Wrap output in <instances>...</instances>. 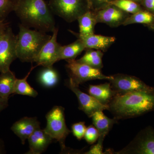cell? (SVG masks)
Segmentation results:
<instances>
[{
    "mask_svg": "<svg viewBox=\"0 0 154 154\" xmlns=\"http://www.w3.org/2000/svg\"><path fill=\"white\" fill-rule=\"evenodd\" d=\"M108 106V110L118 120L138 117L154 112V93L135 92L116 94Z\"/></svg>",
    "mask_w": 154,
    "mask_h": 154,
    "instance_id": "1",
    "label": "cell"
},
{
    "mask_svg": "<svg viewBox=\"0 0 154 154\" xmlns=\"http://www.w3.org/2000/svg\"><path fill=\"white\" fill-rule=\"evenodd\" d=\"M14 12L28 28L45 33H53L56 28L53 14L45 0H17Z\"/></svg>",
    "mask_w": 154,
    "mask_h": 154,
    "instance_id": "2",
    "label": "cell"
},
{
    "mask_svg": "<svg viewBox=\"0 0 154 154\" xmlns=\"http://www.w3.org/2000/svg\"><path fill=\"white\" fill-rule=\"evenodd\" d=\"M17 36V58L28 63L35 62L42 48L51 37L45 32L32 30L22 24L19 25Z\"/></svg>",
    "mask_w": 154,
    "mask_h": 154,
    "instance_id": "3",
    "label": "cell"
},
{
    "mask_svg": "<svg viewBox=\"0 0 154 154\" xmlns=\"http://www.w3.org/2000/svg\"><path fill=\"white\" fill-rule=\"evenodd\" d=\"M65 109L62 106H55L46 115L47 125L44 130L59 143L62 151H65L67 148L65 140L71 131L66 123Z\"/></svg>",
    "mask_w": 154,
    "mask_h": 154,
    "instance_id": "4",
    "label": "cell"
},
{
    "mask_svg": "<svg viewBox=\"0 0 154 154\" xmlns=\"http://www.w3.org/2000/svg\"><path fill=\"white\" fill-rule=\"evenodd\" d=\"M48 5L53 14L68 22H74L91 10L88 0H49Z\"/></svg>",
    "mask_w": 154,
    "mask_h": 154,
    "instance_id": "5",
    "label": "cell"
},
{
    "mask_svg": "<svg viewBox=\"0 0 154 154\" xmlns=\"http://www.w3.org/2000/svg\"><path fill=\"white\" fill-rule=\"evenodd\" d=\"M66 68L69 74V79L76 85L79 86L83 83L94 80H107L110 81L112 76L102 73L101 69L77 62L75 59L66 60Z\"/></svg>",
    "mask_w": 154,
    "mask_h": 154,
    "instance_id": "6",
    "label": "cell"
},
{
    "mask_svg": "<svg viewBox=\"0 0 154 154\" xmlns=\"http://www.w3.org/2000/svg\"><path fill=\"white\" fill-rule=\"evenodd\" d=\"M116 154H154V128L146 127L133 140Z\"/></svg>",
    "mask_w": 154,
    "mask_h": 154,
    "instance_id": "7",
    "label": "cell"
},
{
    "mask_svg": "<svg viewBox=\"0 0 154 154\" xmlns=\"http://www.w3.org/2000/svg\"><path fill=\"white\" fill-rule=\"evenodd\" d=\"M112 76L109 81L116 94L135 92L154 93V87L148 85L137 77L123 74H116Z\"/></svg>",
    "mask_w": 154,
    "mask_h": 154,
    "instance_id": "8",
    "label": "cell"
},
{
    "mask_svg": "<svg viewBox=\"0 0 154 154\" xmlns=\"http://www.w3.org/2000/svg\"><path fill=\"white\" fill-rule=\"evenodd\" d=\"M17 35L11 27H7L0 39V72L10 70V66L17 58Z\"/></svg>",
    "mask_w": 154,
    "mask_h": 154,
    "instance_id": "9",
    "label": "cell"
},
{
    "mask_svg": "<svg viewBox=\"0 0 154 154\" xmlns=\"http://www.w3.org/2000/svg\"><path fill=\"white\" fill-rule=\"evenodd\" d=\"M94 11L97 23H105L112 28L123 25L129 14L117 7L108 4Z\"/></svg>",
    "mask_w": 154,
    "mask_h": 154,
    "instance_id": "10",
    "label": "cell"
},
{
    "mask_svg": "<svg viewBox=\"0 0 154 154\" xmlns=\"http://www.w3.org/2000/svg\"><path fill=\"white\" fill-rule=\"evenodd\" d=\"M66 86L76 96L79 104V109L83 111L89 118H91L97 111L108 110V105L101 104L90 94L82 92L70 79L67 82Z\"/></svg>",
    "mask_w": 154,
    "mask_h": 154,
    "instance_id": "11",
    "label": "cell"
},
{
    "mask_svg": "<svg viewBox=\"0 0 154 154\" xmlns=\"http://www.w3.org/2000/svg\"><path fill=\"white\" fill-rule=\"evenodd\" d=\"M51 38L45 43L35 62L37 66H42L45 67H52L57 62L59 61L60 52L61 45L57 42L58 28H55L53 32Z\"/></svg>",
    "mask_w": 154,
    "mask_h": 154,
    "instance_id": "12",
    "label": "cell"
},
{
    "mask_svg": "<svg viewBox=\"0 0 154 154\" xmlns=\"http://www.w3.org/2000/svg\"><path fill=\"white\" fill-rule=\"evenodd\" d=\"M40 128L36 117H24L16 122L11 128V130L20 139L22 144L33 132Z\"/></svg>",
    "mask_w": 154,
    "mask_h": 154,
    "instance_id": "13",
    "label": "cell"
},
{
    "mask_svg": "<svg viewBox=\"0 0 154 154\" xmlns=\"http://www.w3.org/2000/svg\"><path fill=\"white\" fill-rule=\"evenodd\" d=\"M53 139L44 129L40 128L36 130L28 138L29 150L27 154H40L47 149Z\"/></svg>",
    "mask_w": 154,
    "mask_h": 154,
    "instance_id": "14",
    "label": "cell"
},
{
    "mask_svg": "<svg viewBox=\"0 0 154 154\" xmlns=\"http://www.w3.org/2000/svg\"><path fill=\"white\" fill-rule=\"evenodd\" d=\"M75 36L82 42L86 50L95 49L103 52H106L116 39L113 36L96 35L94 33L87 36Z\"/></svg>",
    "mask_w": 154,
    "mask_h": 154,
    "instance_id": "15",
    "label": "cell"
},
{
    "mask_svg": "<svg viewBox=\"0 0 154 154\" xmlns=\"http://www.w3.org/2000/svg\"><path fill=\"white\" fill-rule=\"evenodd\" d=\"M88 93L101 104L108 105L116 94L111 88L110 83L101 85H90Z\"/></svg>",
    "mask_w": 154,
    "mask_h": 154,
    "instance_id": "16",
    "label": "cell"
},
{
    "mask_svg": "<svg viewBox=\"0 0 154 154\" xmlns=\"http://www.w3.org/2000/svg\"><path fill=\"white\" fill-rule=\"evenodd\" d=\"M92 119L93 125L99 132V136L105 137L118 119H110L105 115L103 111H97L93 114Z\"/></svg>",
    "mask_w": 154,
    "mask_h": 154,
    "instance_id": "17",
    "label": "cell"
},
{
    "mask_svg": "<svg viewBox=\"0 0 154 154\" xmlns=\"http://www.w3.org/2000/svg\"><path fill=\"white\" fill-rule=\"evenodd\" d=\"M79 27V33H74L75 35L87 36L94 33V28L97 24L94 11L90 10L77 19Z\"/></svg>",
    "mask_w": 154,
    "mask_h": 154,
    "instance_id": "18",
    "label": "cell"
},
{
    "mask_svg": "<svg viewBox=\"0 0 154 154\" xmlns=\"http://www.w3.org/2000/svg\"><path fill=\"white\" fill-rule=\"evenodd\" d=\"M17 78L11 70L0 75V97L9 99V96L15 94V85Z\"/></svg>",
    "mask_w": 154,
    "mask_h": 154,
    "instance_id": "19",
    "label": "cell"
},
{
    "mask_svg": "<svg viewBox=\"0 0 154 154\" xmlns=\"http://www.w3.org/2000/svg\"><path fill=\"white\" fill-rule=\"evenodd\" d=\"M86 48L82 40L78 39L73 43L68 45H61L60 52L59 60L75 59Z\"/></svg>",
    "mask_w": 154,
    "mask_h": 154,
    "instance_id": "20",
    "label": "cell"
},
{
    "mask_svg": "<svg viewBox=\"0 0 154 154\" xmlns=\"http://www.w3.org/2000/svg\"><path fill=\"white\" fill-rule=\"evenodd\" d=\"M103 52L98 50L94 51L93 49H86V52L82 57L76 61L80 63L85 64L94 68L101 69L103 67Z\"/></svg>",
    "mask_w": 154,
    "mask_h": 154,
    "instance_id": "21",
    "label": "cell"
},
{
    "mask_svg": "<svg viewBox=\"0 0 154 154\" xmlns=\"http://www.w3.org/2000/svg\"><path fill=\"white\" fill-rule=\"evenodd\" d=\"M34 68V67L31 68L25 78L22 79H17L15 85V94L29 96L33 98H35L38 96V92L30 86L27 82L28 76Z\"/></svg>",
    "mask_w": 154,
    "mask_h": 154,
    "instance_id": "22",
    "label": "cell"
},
{
    "mask_svg": "<svg viewBox=\"0 0 154 154\" xmlns=\"http://www.w3.org/2000/svg\"><path fill=\"white\" fill-rule=\"evenodd\" d=\"M136 23L145 24L147 26L152 25L154 23V16L149 11L143 9L137 13L130 15L123 25L126 26Z\"/></svg>",
    "mask_w": 154,
    "mask_h": 154,
    "instance_id": "23",
    "label": "cell"
},
{
    "mask_svg": "<svg viewBox=\"0 0 154 154\" xmlns=\"http://www.w3.org/2000/svg\"><path fill=\"white\" fill-rule=\"evenodd\" d=\"M38 79L40 84L44 87L52 88L55 86L58 82V75L53 66L45 67L40 72Z\"/></svg>",
    "mask_w": 154,
    "mask_h": 154,
    "instance_id": "24",
    "label": "cell"
},
{
    "mask_svg": "<svg viewBox=\"0 0 154 154\" xmlns=\"http://www.w3.org/2000/svg\"><path fill=\"white\" fill-rule=\"evenodd\" d=\"M108 4L114 5L129 14H135L144 9L139 4L132 0H114Z\"/></svg>",
    "mask_w": 154,
    "mask_h": 154,
    "instance_id": "25",
    "label": "cell"
},
{
    "mask_svg": "<svg viewBox=\"0 0 154 154\" xmlns=\"http://www.w3.org/2000/svg\"><path fill=\"white\" fill-rule=\"evenodd\" d=\"M17 0H0V22H4L11 12L14 11Z\"/></svg>",
    "mask_w": 154,
    "mask_h": 154,
    "instance_id": "26",
    "label": "cell"
},
{
    "mask_svg": "<svg viewBox=\"0 0 154 154\" xmlns=\"http://www.w3.org/2000/svg\"><path fill=\"white\" fill-rule=\"evenodd\" d=\"M99 134L98 130L94 125H91L87 128L84 138L89 144H93L99 138Z\"/></svg>",
    "mask_w": 154,
    "mask_h": 154,
    "instance_id": "27",
    "label": "cell"
},
{
    "mask_svg": "<svg viewBox=\"0 0 154 154\" xmlns=\"http://www.w3.org/2000/svg\"><path fill=\"white\" fill-rule=\"evenodd\" d=\"M87 128L84 122H77L72 125V132L75 137L80 140L84 138Z\"/></svg>",
    "mask_w": 154,
    "mask_h": 154,
    "instance_id": "28",
    "label": "cell"
},
{
    "mask_svg": "<svg viewBox=\"0 0 154 154\" xmlns=\"http://www.w3.org/2000/svg\"><path fill=\"white\" fill-rule=\"evenodd\" d=\"M105 137L99 136L96 144L91 147V149L88 152L84 153L86 154H103V142Z\"/></svg>",
    "mask_w": 154,
    "mask_h": 154,
    "instance_id": "29",
    "label": "cell"
},
{
    "mask_svg": "<svg viewBox=\"0 0 154 154\" xmlns=\"http://www.w3.org/2000/svg\"><path fill=\"white\" fill-rule=\"evenodd\" d=\"M114 0H88L90 8L92 11H96L108 5Z\"/></svg>",
    "mask_w": 154,
    "mask_h": 154,
    "instance_id": "30",
    "label": "cell"
},
{
    "mask_svg": "<svg viewBox=\"0 0 154 154\" xmlns=\"http://www.w3.org/2000/svg\"><path fill=\"white\" fill-rule=\"evenodd\" d=\"M140 5L144 10L154 16V0H143Z\"/></svg>",
    "mask_w": 154,
    "mask_h": 154,
    "instance_id": "31",
    "label": "cell"
},
{
    "mask_svg": "<svg viewBox=\"0 0 154 154\" xmlns=\"http://www.w3.org/2000/svg\"><path fill=\"white\" fill-rule=\"evenodd\" d=\"M8 106V99L0 97V112Z\"/></svg>",
    "mask_w": 154,
    "mask_h": 154,
    "instance_id": "32",
    "label": "cell"
},
{
    "mask_svg": "<svg viewBox=\"0 0 154 154\" xmlns=\"http://www.w3.org/2000/svg\"><path fill=\"white\" fill-rule=\"evenodd\" d=\"M5 152L4 143L2 140H0V154H4Z\"/></svg>",
    "mask_w": 154,
    "mask_h": 154,
    "instance_id": "33",
    "label": "cell"
},
{
    "mask_svg": "<svg viewBox=\"0 0 154 154\" xmlns=\"http://www.w3.org/2000/svg\"><path fill=\"white\" fill-rule=\"evenodd\" d=\"M9 23L8 22H0V29L7 28L9 26Z\"/></svg>",
    "mask_w": 154,
    "mask_h": 154,
    "instance_id": "34",
    "label": "cell"
},
{
    "mask_svg": "<svg viewBox=\"0 0 154 154\" xmlns=\"http://www.w3.org/2000/svg\"><path fill=\"white\" fill-rule=\"evenodd\" d=\"M7 28L0 29V39H1V38H2V36L3 34H4V32H5V30L6 28H7Z\"/></svg>",
    "mask_w": 154,
    "mask_h": 154,
    "instance_id": "35",
    "label": "cell"
},
{
    "mask_svg": "<svg viewBox=\"0 0 154 154\" xmlns=\"http://www.w3.org/2000/svg\"><path fill=\"white\" fill-rule=\"evenodd\" d=\"M147 26L149 28L150 30H153V31H154V23H153V24H152V25H149V26Z\"/></svg>",
    "mask_w": 154,
    "mask_h": 154,
    "instance_id": "36",
    "label": "cell"
},
{
    "mask_svg": "<svg viewBox=\"0 0 154 154\" xmlns=\"http://www.w3.org/2000/svg\"><path fill=\"white\" fill-rule=\"evenodd\" d=\"M132 1H134V2H136L138 3L140 5V3L142 2L143 0H132Z\"/></svg>",
    "mask_w": 154,
    "mask_h": 154,
    "instance_id": "37",
    "label": "cell"
}]
</instances>
